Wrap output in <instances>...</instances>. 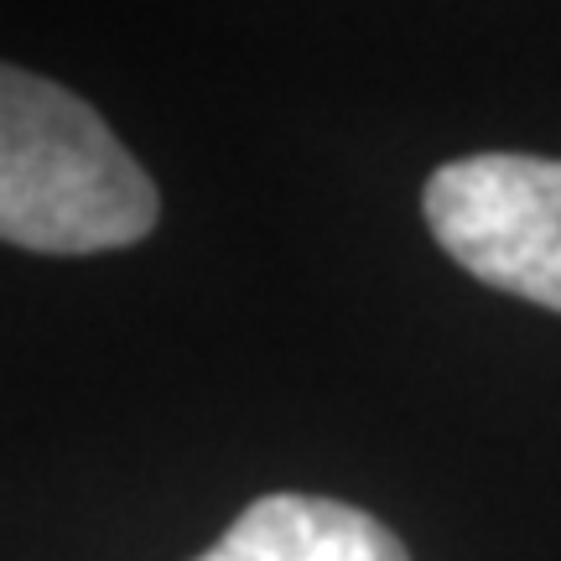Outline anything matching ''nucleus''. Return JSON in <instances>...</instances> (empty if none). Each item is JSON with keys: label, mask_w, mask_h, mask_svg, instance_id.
Here are the masks:
<instances>
[{"label": "nucleus", "mask_w": 561, "mask_h": 561, "mask_svg": "<svg viewBox=\"0 0 561 561\" xmlns=\"http://www.w3.org/2000/svg\"><path fill=\"white\" fill-rule=\"evenodd\" d=\"M157 214V182L79 94L0 62V240L100 255L146 240Z\"/></svg>", "instance_id": "f257e3e1"}, {"label": "nucleus", "mask_w": 561, "mask_h": 561, "mask_svg": "<svg viewBox=\"0 0 561 561\" xmlns=\"http://www.w3.org/2000/svg\"><path fill=\"white\" fill-rule=\"evenodd\" d=\"M426 224L453 261L510 297L561 312V161L479 151L432 172Z\"/></svg>", "instance_id": "f03ea898"}, {"label": "nucleus", "mask_w": 561, "mask_h": 561, "mask_svg": "<svg viewBox=\"0 0 561 561\" xmlns=\"http://www.w3.org/2000/svg\"><path fill=\"white\" fill-rule=\"evenodd\" d=\"M193 561H411L375 515L322 494H265Z\"/></svg>", "instance_id": "7ed1b4c3"}]
</instances>
